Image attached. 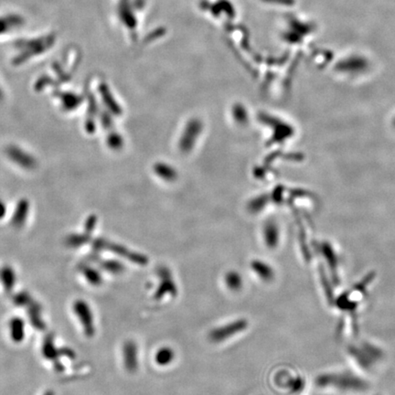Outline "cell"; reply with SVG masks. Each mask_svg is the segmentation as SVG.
<instances>
[{
    "label": "cell",
    "instance_id": "6da1fadb",
    "mask_svg": "<svg viewBox=\"0 0 395 395\" xmlns=\"http://www.w3.org/2000/svg\"><path fill=\"white\" fill-rule=\"evenodd\" d=\"M56 40V35L53 32H48L44 34H41L38 36L32 37L25 40L18 41V50L20 51L19 56H32V55H39V54L45 52L46 49L51 48L54 45V42Z\"/></svg>",
    "mask_w": 395,
    "mask_h": 395
},
{
    "label": "cell",
    "instance_id": "7a4b0ae2",
    "mask_svg": "<svg viewBox=\"0 0 395 395\" xmlns=\"http://www.w3.org/2000/svg\"><path fill=\"white\" fill-rule=\"evenodd\" d=\"M248 328V321L246 319H239L232 321L223 326L213 328L209 333V338L214 343L223 342L231 337H234L239 333L243 332Z\"/></svg>",
    "mask_w": 395,
    "mask_h": 395
},
{
    "label": "cell",
    "instance_id": "3957f363",
    "mask_svg": "<svg viewBox=\"0 0 395 395\" xmlns=\"http://www.w3.org/2000/svg\"><path fill=\"white\" fill-rule=\"evenodd\" d=\"M25 19L19 14L8 13L0 15V39L12 35L24 26Z\"/></svg>",
    "mask_w": 395,
    "mask_h": 395
},
{
    "label": "cell",
    "instance_id": "277c9868",
    "mask_svg": "<svg viewBox=\"0 0 395 395\" xmlns=\"http://www.w3.org/2000/svg\"><path fill=\"white\" fill-rule=\"evenodd\" d=\"M157 274L160 279V283L158 285V288H157L156 294H155V298L159 299L166 295H171L172 296H177L178 288H177L174 280L172 278L171 271L166 269L165 267H161L160 269L157 270Z\"/></svg>",
    "mask_w": 395,
    "mask_h": 395
},
{
    "label": "cell",
    "instance_id": "5b68a950",
    "mask_svg": "<svg viewBox=\"0 0 395 395\" xmlns=\"http://www.w3.org/2000/svg\"><path fill=\"white\" fill-rule=\"evenodd\" d=\"M123 360L125 368L130 373L138 368V348L134 341H127L123 346Z\"/></svg>",
    "mask_w": 395,
    "mask_h": 395
},
{
    "label": "cell",
    "instance_id": "8992f818",
    "mask_svg": "<svg viewBox=\"0 0 395 395\" xmlns=\"http://www.w3.org/2000/svg\"><path fill=\"white\" fill-rule=\"evenodd\" d=\"M75 311H76V314L80 317V319L82 321L86 333L88 335H93L95 332L94 319H93V316H92V312H91L89 306L82 301L77 302L76 305H75Z\"/></svg>",
    "mask_w": 395,
    "mask_h": 395
},
{
    "label": "cell",
    "instance_id": "52a82bcc",
    "mask_svg": "<svg viewBox=\"0 0 395 395\" xmlns=\"http://www.w3.org/2000/svg\"><path fill=\"white\" fill-rule=\"evenodd\" d=\"M175 356V351L172 348L164 346L157 350L155 354V361L160 367H166L173 362Z\"/></svg>",
    "mask_w": 395,
    "mask_h": 395
},
{
    "label": "cell",
    "instance_id": "ba28073f",
    "mask_svg": "<svg viewBox=\"0 0 395 395\" xmlns=\"http://www.w3.org/2000/svg\"><path fill=\"white\" fill-rule=\"evenodd\" d=\"M251 267L253 273L257 274L261 280L265 282H269L274 278V271L269 265H266L264 262L253 260L251 262Z\"/></svg>",
    "mask_w": 395,
    "mask_h": 395
},
{
    "label": "cell",
    "instance_id": "9c48e42d",
    "mask_svg": "<svg viewBox=\"0 0 395 395\" xmlns=\"http://www.w3.org/2000/svg\"><path fill=\"white\" fill-rule=\"evenodd\" d=\"M224 283L226 288L231 291L236 292L243 288V276L237 271H229L225 274Z\"/></svg>",
    "mask_w": 395,
    "mask_h": 395
},
{
    "label": "cell",
    "instance_id": "30bf717a",
    "mask_svg": "<svg viewBox=\"0 0 395 395\" xmlns=\"http://www.w3.org/2000/svg\"><path fill=\"white\" fill-rule=\"evenodd\" d=\"M10 328H11V336L15 341H20L23 337V331H24V326H23V321L19 319H13L10 324Z\"/></svg>",
    "mask_w": 395,
    "mask_h": 395
},
{
    "label": "cell",
    "instance_id": "8fae6325",
    "mask_svg": "<svg viewBox=\"0 0 395 395\" xmlns=\"http://www.w3.org/2000/svg\"><path fill=\"white\" fill-rule=\"evenodd\" d=\"M103 267L107 272L112 273V274H121V273L124 272V266L120 263L115 262V261L106 262L103 265Z\"/></svg>",
    "mask_w": 395,
    "mask_h": 395
},
{
    "label": "cell",
    "instance_id": "7c38bea8",
    "mask_svg": "<svg viewBox=\"0 0 395 395\" xmlns=\"http://www.w3.org/2000/svg\"><path fill=\"white\" fill-rule=\"evenodd\" d=\"M2 276H3V283H4L5 288H8V289L12 288V285L14 283V274L12 270L9 269V268L3 270Z\"/></svg>",
    "mask_w": 395,
    "mask_h": 395
},
{
    "label": "cell",
    "instance_id": "4fadbf2b",
    "mask_svg": "<svg viewBox=\"0 0 395 395\" xmlns=\"http://www.w3.org/2000/svg\"><path fill=\"white\" fill-rule=\"evenodd\" d=\"M86 275L87 280H89L91 283L94 284V285H99L102 282L101 275L97 271L92 269L88 270V271H86Z\"/></svg>",
    "mask_w": 395,
    "mask_h": 395
},
{
    "label": "cell",
    "instance_id": "5bb4252c",
    "mask_svg": "<svg viewBox=\"0 0 395 395\" xmlns=\"http://www.w3.org/2000/svg\"><path fill=\"white\" fill-rule=\"evenodd\" d=\"M47 395H52V394H50V393H49V394H47Z\"/></svg>",
    "mask_w": 395,
    "mask_h": 395
}]
</instances>
